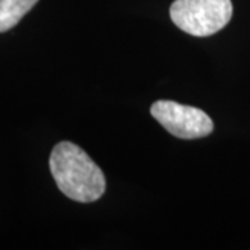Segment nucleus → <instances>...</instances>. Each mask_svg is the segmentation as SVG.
I'll return each mask as SVG.
<instances>
[{
	"instance_id": "1",
	"label": "nucleus",
	"mask_w": 250,
	"mask_h": 250,
	"mask_svg": "<svg viewBox=\"0 0 250 250\" xmlns=\"http://www.w3.org/2000/svg\"><path fill=\"white\" fill-rule=\"evenodd\" d=\"M49 167L59 189L71 200L92 203L106 190V178L100 167L74 143H57L50 154Z\"/></svg>"
},
{
	"instance_id": "2",
	"label": "nucleus",
	"mask_w": 250,
	"mask_h": 250,
	"mask_svg": "<svg viewBox=\"0 0 250 250\" xmlns=\"http://www.w3.org/2000/svg\"><path fill=\"white\" fill-rule=\"evenodd\" d=\"M172 22L192 36H210L232 17L231 0H175L170 7Z\"/></svg>"
},
{
	"instance_id": "3",
	"label": "nucleus",
	"mask_w": 250,
	"mask_h": 250,
	"mask_svg": "<svg viewBox=\"0 0 250 250\" xmlns=\"http://www.w3.org/2000/svg\"><path fill=\"white\" fill-rule=\"evenodd\" d=\"M152 116L171 135L179 139H199L214 129L213 120L203 110L172 100H157L150 107Z\"/></svg>"
},
{
	"instance_id": "4",
	"label": "nucleus",
	"mask_w": 250,
	"mask_h": 250,
	"mask_svg": "<svg viewBox=\"0 0 250 250\" xmlns=\"http://www.w3.org/2000/svg\"><path fill=\"white\" fill-rule=\"evenodd\" d=\"M38 0H0V32L14 28Z\"/></svg>"
}]
</instances>
